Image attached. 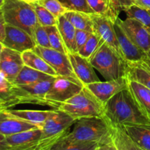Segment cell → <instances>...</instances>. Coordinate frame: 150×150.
Here are the masks:
<instances>
[{
  "label": "cell",
  "instance_id": "cell-7",
  "mask_svg": "<svg viewBox=\"0 0 150 150\" xmlns=\"http://www.w3.org/2000/svg\"><path fill=\"white\" fill-rule=\"evenodd\" d=\"M84 87L78 79L64 76H57L49 90L45 95V106L54 109L79 94Z\"/></svg>",
  "mask_w": 150,
  "mask_h": 150
},
{
  "label": "cell",
  "instance_id": "cell-36",
  "mask_svg": "<svg viewBox=\"0 0 150 150\" xmlns=\"http://www.w3.org/2000/svg\"><path fill=\"white\" fill-rule=\"evenodd\" d=\"M33 39L36 45L44 47V48H51L48 35L45 26L38 24V26L35 29Z\"/></svg>",
  "mask_w": 150,
  "mask_h": 150
},
{
  "label": "cell",
  "instance_id": "cell-16",
  "mask_svg": "<svg viewBox=\"0 0 150 150\" xmlns=\"http://www.w3.org/2000/svg\"><path fill=\"white\" fill-rule=\"evenodd\" d=\"M41 127L37 124L15 117L7 109L0 110V133L5 136Z\"/></svg>",
  "mask_w": 150,
  "mask_h": 150
},
{
  "label": "cell",
  "instance_id": "cell-9",
  "mask_svg": "<svg viewBox=\"0 0 150 150\" xmlns=\"http://www.w3.org/2000/svg\"><path fill=\"white\" fill-rule=\"evenodd\" d=\"M33 51L42 57L54 69L58 76L78 79L73 72L67 54L56 51L51 48H44L38 45H36L34 48Z\"/></svg>",
  "mask_w": 150,
  "mask_h": 150
},
{
  "label": "cell",
  "instance_id": "cell-17",
  "mask_svg": "<svg viewBox=\"0 0 150 150\" xmlns=\"http://www.w3.org/2000/svg\"><path fill=\"white\" fill-rule=\"evenodd\" d=\"M77 79L83 86L100 81L95 71V68L89 59L81 56L79 53L67 54Z\"/></svg>",
  "mask_w": 150,
  "mask_h": 150
},
{
  "label": "cell",
  "instance_id": "cell-11",
  "mask_svg": "<svg viewBox=\"0 0 150 150\" xmlns=\"http://www.w3.org/2000/svg\"><path fill=\"white\" fill-rule=\"evenodd\" d=\"M90 16L93 22L94 32L123 58L114 29L115 22L113 21L108 15L94 13Z\"/></svg>",
  "mask_w": 150,
  "mask_h": 150
},
{
  "label": "cell",
  "instance_id": "cell-37",
  "mask_svg": "<svg viewBox=\"0 0 150 150\" xmlns=\"http://www.w3.org/2000/svg\"><path fill=\"white\" fill-rule=\"evenodd\" d=\"M90 8L95 14L108 15L109 7L105 0H86Z\"/></svg>",
  "mask_w": 150,
  "mask_h": 150
},
{
  "label": "cell",
  "instance_id": "cell-49",
  "mask_svg": "<svg viewBox=\"0 0 150 150\" xmlns=\"http://www.w3.org/2000/svg\"><path fill=\"white\" fill-rule=\"evenodd\" d=\"M1 109H5V108H4V105H2V103H0V110Z\"/></svg>",
  "mask_w": 150,
  "mask_h": 150
},
{
  "label": "cell",
  "instance_id": "cell-21",
  "mask_svg": "<svg viewBox=\"0 0 150 150\" xmlns=\"http://www.w3.org/2000/svg\"><path fill=\"white\" fill-rule=\"evenodd\" d=\"M127 87L142 112L150 120V89L136 81L128 80Z\"/></svg>",
  "mask_w": 150,
  "mask_h": 150
},
{
  "label": "cell",
  "instance_id": "cell-2",
  "mask_svg": "<svg viewBox=\"0 0 150 150\" xmlns=\"http://www.w3.org/2000/svg\"><path fill=\"white\" fill-rule=\"evenodd\" d=\"M112 125L105 117H83L76 120L64 138L71 142H95L103 145L112 142Z\"/></svg>",
  "mask_w": 150,
  "mask_h": 150
},
{
  "label": "cell",
  "instance_id": "cell-14",
  "mask_svg": "<svg viewBox=\"0 0 150 150\" xmlns=\"http://www.w3.org/2000/svg\"><path fill=\"white\" fill-rule=\"evenodd\" d=\"M24 66L22 53L4 47L0 56V71L11 83Z\"/></svg>",
  "mask_w": 150,
  "mask_h": 150
},
{
  "label": "cell",
  "instance_id": "cell-48",
  "mask_svg": "<svg viewBox=\"0 0 150 150\" xmlns=\"http://www.w3.org/2000/svg\"><path fill=\"white\" fill-rule=\"evenodd\" d=\"M4 1H5V0H0V9L2 8L3 5H4Z\"/></svg>",
  "mask_w": 150,
  "mask_h": 150
},
{
  "label": "cell",
  "instance_id": "cell-20",
  "mask_svg": "<svg viewBox=\"0 0 150 150\" xmlns=\"http://www.w3.org/2000/svg\"><path fill=\"white\" fill-rule=\"evenodd\" d=\"M57 26L68 54L78 53L76 44V29L64 15L57 18Z\"/></svg>",
  "mask_w": 150,
  "mask_h": 150
},
{
  "label": "cell",
  "instance_id": "cell-22",
  "mask_svg": "<svg viewBox=\"0 0 150 150\" xmlns=\"http://www.w3.org/2000/svg\"><path fill=\"white\" fill-rule=\"evenodd\" d=\"M54 76L24 65L13 81L16 85H27L54 79Z\"/></svg>",
  "mask_w": 150,
  "mask_h": 150
},
{
  "label": "cell",
  "instance_id": "cell-19",
  "mask_svg": "<svg viewBox=\"0 0 150 150\" xmlns=\"http://www.w3.org/2000/svg\"><path fill=\"white\" fill-rule=\"evenodd\" d=\"M123 131L140 147L150 150V125H118Z\"/></svg>",
  "mask_w": 150,
  "mask_h": 150
},
{
  "label": "cell",
  "instance_id": "cell-10",
  "mask_svg": "<svg viewBox=\"0 0 150 150\" xmlns=\"http://www.w3.org/2000/svg\"><path fill=\"white\" fill-rule=\"evenodd\" d=\"M117 21L126 35L138 47L146 53L149 51L150 33L143 23L137 19L129 17L125 19H121L119 17Z\"/></svg>",
  "mask_w": 150,
  "mask_h": 150
},
{
  "label": "cell",
  "instance_id": "cell-13",
  "mask_svg": "<svg viewBox=\"0 0 150 150\" xmlns=\"http://www.w3.org/2000/svg\"><path fill=\"white\" fill-rule=\"evenodd\" d=\"M2 43L4 47L21 53L33 50L36 46L34 39L27 32L7 23L6 25L5 38Z\"/></svg>",
  "mask_w": 150,
  "mask_h": 150
},
{
  "label": "cell",
  "instance_id": "cell-29",
  "mask_svg": "<svg viewBox=\"0 0 150 150\" xmlns=\"http://www.w3.org/2000/svg\"><path fill=\"white\" fill-rule=\"evenodd\" d=\"M135 4V0H108L109 13L108 16L116 22L122 12H125Z\"/></svg>",
  "mask_w": 150,
  "mask_h": 150
},
{
  "label": "cell",
  "instance_id": "cell-15",
  "mask_svg": "<svg viewBox=\"0 0 150 150\" xmlns=\"http://www.w3.org/2000/svg\"><path fill=\"white\" fill-rule=\"evenodd\" d=\"M114 29L120 51L125 61L128 63L139 62L146 57V53L130 40L117 21L114 23Z\"/></svg>",
  "mask_w": 150,
  "mask_h": 150
},
{
  "label": "cell",
  "instance_id": "cell-34",
  "mask_svg": "<svg viewBox=\"0 0 150 150\" xmlns=\"http://www.w3.org/2000/svg\"><path fill=\"white\" fill-rule=\"evenodd\" d=\"M63 6L70 11H78L87 14H94L86 0H59Z\"/></svg>",
  "mask_w": 150,
  "mask_h": 150
},
{
  "label": "cell",
  "instance_id": "cell-44",
  "mask_svg": "<svg viewBox=\"0 0 150 150\" xmlns=\"http://www.w3.org/2000/svg\"><path fill=\"white\" fill-rule=\"evenodd\" d=\"M105 150H117L115 144H114V142H113V139H112V142H111V143L105 145Z\"/></svg>",
  "mask_w": 150,
  "mask_h": 150
},
{
  "label": "cell",
  "instance_id": "cell-23",
  "mask_svg": "<svg viewBox=\"0 0 150 150\" xmlns=\"http://www.w3.org/2000/svg\"><path fill=\"white\" fill-rule=\"evenodd\" d=\"M24 65L30 67L37 70L51 75L54 77L58 76L54 69L38 54H37L33 50H28L22 53Z\"/></svg>",
  "mask_w": 150,
  "mask_h": 150
},
{
  "label": "cell",
  "instance_id": "cell-47",
  "mask_svg": "<svg viewBox=\"0 0 150 150\" xmlns=\"http://www.w3.org/2000/svg\"><path fill=\"white\" fill-rule=\"evenodd\" d=\"M4 45H3V43L1 42H0V56H1V52H2V50L3 48H4Z\"/></svg>",
  "mask_w": 150,
  "mask_h": 150
},
{
  "label": "cell",
  "instance_id": "cell-32",
  "mask_svg": "<svg viewBox=\"0 0 150 150\" xmlns=\"http://www.w3.org/2000/svg\"><path fill=\"white\" fill-rule=\"evenodd\" d=\"M31 5L33 7L34 10L36 13L39 24L42 26H54V25L57 24V19L47 9H45L38 3L31 4Z\"/></svg>",
  "mask_w": 150,
  "mask_h": 150
},
{
  "label": "cell",
  "instance_id": "cell-3",
  "mask_svg": "<svg viewBox=\"0 0 150 150\" xmlns=\"http://www.w3.org/2000/svg\"><path fill=\"white\" fill-rule=\"evenodd\" d=\"M76 121L67 113L54 109L41 125L40 138L30 150H51L60 139L68 134Z\"/></svg>",
  "mask_w": 150,
  "mask_h": 150
},
{
  "label": "cell",
  "instance_id": "cell-51",
  "mask_svg": "<svg viewBox=\"0 0 150 150\" xmlns=\"http://www.w3.org/2000/svg\"><path fill=\"white\" fill-rule=\"evenodd\" d=\"M105 1H106L107 2H108V0H105Z\"/></svg>",
  "mask_w": 150,
  "mask_h": 150
},
{
  "label": "cell",
  "instance_id": "cell-4",
  "mask_svg": "<svg viewBox=\"0 0 150 150\" xmlns=\"http://www.w3.org/2000/svg\"><path fill=\"white\" fill-rule=\"evenodd\" d=\"M94 68L105 81H113L127 76V62L105 42L89 59Z\"/></svg>",
  "mask_w": 150,
  "mask_h": 150
},
{
  "label": "cell",
  "instance_id": "cell-25",
  "mask_svg": "<svg viewBox=\"0 0 150 150\" xmlns=\"http://www.w3.org/2000/svg\"><path fill=\"white\" fill-rule=\"evenodd\" d=\"M127 79L136 81L150 89V72L139 63L127 62Z\"/></svg>",
  "mask_w": 150,
  "mask_h": 150
},
{
  "label": "cell",
  "instance_id": "cell-27",
  "mask_svg": "<svg viewBox=\"0 0 150 150\" xmlns=\"http://www.w3.org/2000/svg\"><path fill=\"white\" fill-rule=\"evenodd\" d=\"M13 83L9 81L0 71V103H2L5 109L16 106L13 99Z\"/></svg>",
  "mask_w": 150,
  "mask_h": 150
},
{
  "label": "cell",
  "instance_id": "cell-46",
  "mask_svg": "<svg viewBox=\"0 0 150 150\" xmlns=\"http://www.w3.org/2000/svg\"><path fill=\"white\" fill-rule=\"evenodd\" d=\"M105 144H103V145L100 144L99 146L95 149V150H105Z\"/></svg>",
  "mask_w": 150,
  "mask_h": 150
},
{
  "label": "cell",
  "instance_id": "cell-26",
  "mask_svg": "<svg viewBox=\"0 0 150 150\" xmlns=\"http://www.w3.org/2000/svg\"><path fill=\"white\" fill-rule=\"evenodd\" d=\"M91 14L78 11H67L64 16L73 25L76 29L94 32L93 22L91 18Z\"/></svg>",
  "mask_w": 150,
  "mask_h": 150
},
{
  "label": "cell",
  "instance_id": "cell-6",
  "mask_svg": "<svg viewBox=\"0 0 150 150\" xmlns=\"http://www.w3.org/2000/svg\"><path fill=\"white\" fill-rule=\"evenodd\" d=\"M2 11L7 24L23 29L33 38L39 23L31 4L21 0H5Z\"/></svg>",
  "mask_w": 150,
  "mask_h": 150
},
{
  "label": "cell",
  "instance_id": "cell-52",
  "mask_svg": "<svg viewBox=\"0 0 150 150\" xmlns=\"http://www.w3.org/2000/svg\"><path fill=\"white\" fill-rule=\"evenodd\" d=\"M148 11H149V13H150V10H148Z\"/></svg>",
  "mask_w": 150,
  "mask_h": 150
},
{
  "label": "cell",
  "instance_id": "cell-43",
  "mask_svg": "<svg viewBox=\"0 0 150 150\" xmlns=\"http://www.w3.org/2000/svg\"><path fill=\"white\" fill-rule=\"evenodd\" d=\"M138 63H139L141 65L143 66V67H145L146 69H147V70L150 72V58L148 57L147 55H146V57H145L143 60H142L141 62H139Z\"/></svg>",
  "mask_w": 150,
  "mask_h": 150
},
{
  "label": "cell",
  "instance_id": "cell-38",
  "mask_svg": "<svg viewBox=\"0 0 150 150\" xmlns=\"http://www.w3.org/2000/svg\"><path fill=\"white\" fill-rule=\"evenodd\" d=\"M113 125V124H112ZM116 126V127L117 128L119 133H120V136L121 137L123 143H124L125 146L127 150H145L142 149V147L139 146L138 144H136L122 130V129L120 127V125H114Z\"/></svg>",
  "mask_w": 150,
  "mask_h": 150
},
{
  "label": "cell",
  "instance_id": "cell-1",
  "mask_svg": "<svg viewBox=\"0 0 150 150\" xmlns=\"http://www.w3.org/2000/svg\"><path fill=\"white\" fill-rule=\"evenodd\" d=\"M105 117L113 125H150L128 87L122 89L104 105Z\"/></svg>",
  "mask_w": 150,
  "mask_h": 150
},
{
  "label": "cell",
  "instance_id": "cell-39",
  "mask_svg": "<svg viewBox=\"0 0 150 150\" xmlns=\"http://www.w3.org/2000/svg\"><path fill=\"white\" fill-rule=\"evenodd\" d=\"M91 33H92V32H89L84 30L76 29V48H77V52H79V51L83 48V45H85L86 42L87 41L88 38L90 36Z\"/></svg>",
  "mask_w": 150,
  "mask_h": 150
},
{
  "label": "cell",
  "instance_id": "cell-50",
  "mask_svg": "<svg viewBox=\"0 0 150 150\" xmlns=\"http://www.w3.org/2000/svg\"><path fill=\"white\" fill-rule=\"evenodd\" d=\"M146 55L148 56V57H149V58H150V50L149 51H148L147 53H146Z\"/></svg>",
  "mask_w": 150,
  "mask_h": 150
},
{
  "label": "cell",
  "instance_id": "cell-41",
  "mask_svg": "<svg viewBox=\"0 0 150 150\" xmlns=\"http://www.w3.org/2000/svg\"><path fill=\"white\" fill-rule=\"evenodd\" d=\"M135 5L145 10H150V0H135Z\"/></svg>",
  "mask_w": 150,
  "mask_h": 150
},
{
  "label": "cell",
  "instance_id": "cell-35",
  "mask_svg": "<svg viewBox=\"0 0 150 150\" xmlns=\"http://www.w3.org/2000/svg\"><path fill=\"white\" fill-rule=\"evenodd\" d=\"M38 4L47 9L57 19L68 11L62 4L59 0H41Z\"/></svg>",
  "mask_w": 150,
  "mask_h": 150
},
{
  "label": "cell",
  "instance_id": "cell-33",
  "mask_svg": "<svg viewBox=\"0 0 150 150\" xmlns=\"http://www.w3.org/2000/svg\"><path fill=\"white\" fill-rule=\"evenodd\" d=\"M125 13L127 17L136 18L143 23L150 33V13L147 10L141 8L134 4L128 10L125 11Z\"/></svg>",
  "mask_w": 150,
  "mask_h": 150
},
{
  "label": "cell",
  "instance_id": "cell-30",
  "mask_svg": "<svg viewBox=\"0 0 150 150\" xmlns=\"http://www.w3.org/2000/svg\"><path fill=\"white\" fill-rule=\"evenodd\" d=\"M103 42L104 41L97 34H95V32H92V33H91L90 36L88 38L87 41L83 45V48L78 53L81 56L89 60V59L98 51V48L101 46V45Z\"/></svg>",
  "mask_w": 150,
  "mask_h": 150
},
{
  "label": "cell",
  "instance_id": "cell-40",
  "mask_svg": "<svg viewBox=\"0 0 150 150\" xmlns=\"http://www.w3.org/2000/svg\"><path fill=\"white\" fill-rule=\"evenodd\" d=\"M6 25L7 23L4 19L2 8L0 9V42H3L6 35Z\"/></svg>",
  "mask_w": 150,
  "mask_h": 150
},
{
  "label": "cell",
  "instance_id": "cell-42",
  "mask_svg": "<svg viewBox=\"0 0 150 150\" xmlns=\"http://www.w3.org/2000/svg\"><path fill=\"white\" fill-rule=\"evenodd\" d=\"M0 150H8V145L6 142V136L0 133Z\"/></svg>",
  "mask_w": 150,
  "mask_h": 150
},
{
  "label": "cell",
  "instance_id": "cell-5",
  "mask_svg": "<svg viewBox=\"0 0 150 150\" xmlns=\"http://www.w3.org/2000/svg\"><path fill=\"white\" fill-rule=\"evenodd\" d=\"M57 109L67 113L76 120L83 117H105L104 105L85 86L79 94L59 105Z\"/></svg>",
  "mask_w": 150,
  "mask_h": 150
},
{
  "label": "cell",
  "instance_id": "cell-28",
  "mask_svg": "<svg viewBox=\"0 0 150 150\" xmlns=\"http://www.w3.org/2000/svg\"><path fill=\"white\" fill-rule=\"evenodd\" d=\"M99 145L95 142H71L63 137L51 150H95Z\"/></svg>",
  "mask_w": 150,
  "mask_h": 150
},
{
  "label": "cell",
  "instance_id": "cell-24",
  "mask_svg": "<svg viewBox=\"0 0 150 150\" xmlns=\"http://www.w3.org/2000/svg\"><path fill=\"white\" fill-rule=\"evenodd\" d=\"M7 111L15 117L26 121L37 124L41 127L44 122L54 112V109L51 110H14L8 108Z\"/></svg>",
  "mask_w": 150,
  "mask_h": 150
},
{
  "label": "cell",
  "instance_id": "cell-31",
  "mask_svg": "<svg viewBox=\"0 0 150 150\" xmlns=\"http://www.w3.org/2000/svg\"><path fill=\"white\" fill-rule=\"evenodd\" d=\"M45 28L46 29L47 33H48L51 48L56 50V51L67 54V51L66 50L65 46H64V42H63V40L62 38L61 34H60L57 25L45 26Z\"/></svg>",
  "mask_w": 150,
  "mask_h": 150
},
{
  "label": "cell",
  "instance_id": "cell-8",
  "mask_svg": "<svg viewBox=\"0 0 150 150\" xmlns=\"http://www.w3.org/2000/svg\"><path fill=\"white\" fill-rule=\"evenodd\" d=\"M55 78L27 85L13 84V95L15 105L35 104L45 105V95L49 90Z\"/></svg>",
  "mask_w": 150,
  "mask_h": 150
},
{
  "label": "cell",
  "instance_id": "cell-12",
  "mask_svg": "<svg viewBox=\"0 0 150 150\" xmlns=\"http://www.w3.org/2000/svg\"><path fill=\"white\" fill-rule=\"evenodd\" d=\"M128 85L127 77L113 81H98L86 85V87L93 94L95 98L105 105L111 98L122 89H126Z\"/></svg>",
  "mask_w": 150,
  "mask_h": 150
},
{
  "label": "cell",
  "instance_id": "cell-45",
  "mask_svg": "<svg viewBox=\"0 0 150 150\" xmlns=\"http://www.w3.org/2000/svg\"><path fill=\"white\" fill-rule=\"evenodd\" d=\"M21 1H24V2L27 3V4H36V3H39L41 0H21Z\"/></svg>",
  "mask_w": 150,
  "mask_h": 150
},
{
  "label": "cell",
  "instance_id": "cell-18",
  "mask_svg": "<svg viewBox=\"0 0 150 150\" xmlns=\"http://www.w3.org/2000/svg\"><path fill=\"white\" fill-rule=\"evenodd\" d=\"M42 134L41 127L6 136L8 150H30Z\"/></svg>",
  "mask_w": 150,
  "mask_h": 150
}]
</instances>
